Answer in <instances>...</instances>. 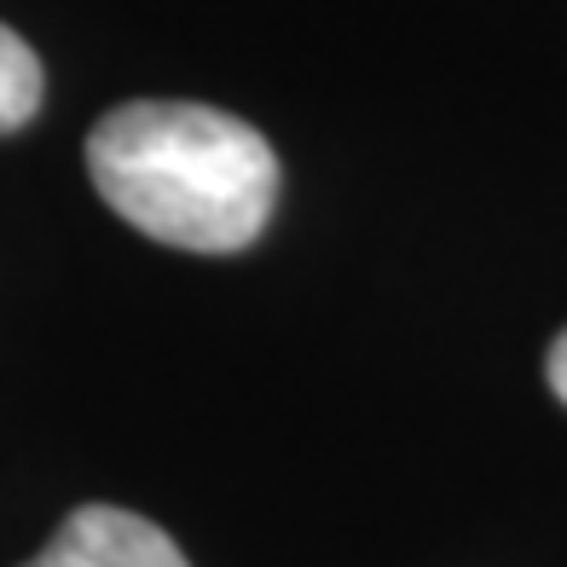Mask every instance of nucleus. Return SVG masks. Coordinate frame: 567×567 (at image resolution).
<instances>
[{"instance_id": "nucleus-2", "label": "nucleus", "mask_w": 567, "mask_h": 567, "mask_svg": "<svg viewBox=\"0 0 567 567\" xmlns=\"http://www.w3.org/2000/svg\"><path fill=\"white\" fill-rule=\"evenodd\" d=\"M23 567H192V561L145 515L116 504H82L47 538V550Z\"/></svg>"}, {"instance_id": "nucleus-3", "label": "nucleus", "mask_w": 567, "mask_h": 567, "mask_svg": "<svg viewBox=\"0 0 567 567\" xmlns=\"http://www.w3.org/2000/svg\"><path fill=\"white\" fill-rule=\"evenodd\" d=\"M41 87L47 82H41V59L30 53V41L0 23V134H18L41 111Z\"/></svg>"}, {"instance_id": "nucleus-4", "label": "nucleus", "mask_w": 567, "mask_h": 567, "mask_svg": "<svg viewBox=\"0 0 567 567\" xmlns=\"http://www.w3.org/2000/svg\"><path fill=\"white\" fill-rule=\"evenodd\" d=\"M545 377H550V389H556V400L567 405V330L556 337V348H550V359H545Z\"/></svg>"}, {"instance_id": "nucleus-1", "label": "nucleus", "mask_w": 567, "mask_h": 567, "mask_svg": "<svg viewBox=\"0 0 567 567\" xmlns=\"http://www.w3.org/2000/svg\"><path fill=\"white\" fill-rule=\"evenodd\" d=\"M87 174L134 231L192 255L249 249L278 203L272 145L215 105L140 99L111 111L87 134Z\"/></svg>"}]
</instances>
